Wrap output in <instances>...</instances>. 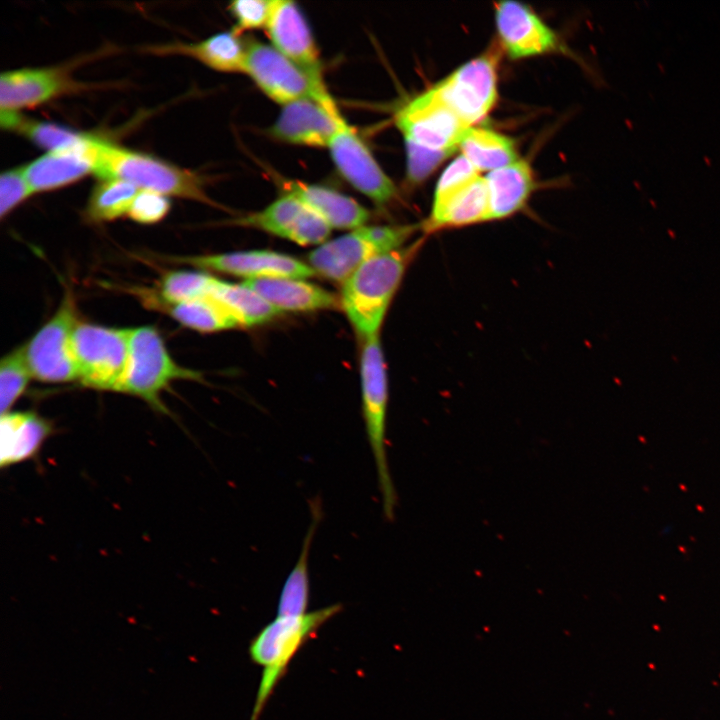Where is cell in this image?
Instances as JSON below:
<instances>
[{
    "label": "cell",
    "mask_w": 720,
    "mask_h": 720,
    "mask_svg": "<svg viewBox=\"0 0 720 720\" xmlns=\"http://www.w3.org/2000/svg\"><path fill=\"white\" fill-rule=\"evenodd\" d=\"M275 0H237L230 3L228 9L235 19L232 30L242 32L266 28Z\"/></svg>",
    "instance_id": "obj_35"
},
{
    "label": "cell",
    "mask_w": 720,
    "mask_h": 720,
    "mask_svg": "<svg viewBox=\"0 0 720 720\" xmlns=\"http://www.w3.org/2000/svg\"><path fill=\"white\" fill-rule=\"evenodd\" d=\"M150 303L161 307L183 326L200 332H215L241 326L236 317L212 296L180 303Z\"/></svg>",
    "instance_id": "obj_28"
},
{
    "label": "cell",
    "mask_w": 720,
    "mask_h": 720,
    "mask_svg": "<svg viewBox=\"0 0 720 720\" xmlns=\"http://www.w3.org/2000/svg\"><path fill=\"white\" fill-rule=\"evenodd\" d=\"M501 48L511 59L561 51L556 33L527 5L516 1L495 4Z\"/></svg>",
    "instance_id": "obj_13"
},
{
    "label": "cell",
    "mask_w": 720,
    "mask_h": 720,
    "mask_svg": "<svg viewBox=\"0 0 720 720\" xmlns=\"http://www.w3.org/2000/svg\"><path fill=\"white\" fill-rule=\"evenodd\" d=\"M311 516L312 521L304 537L298 559L283 583L277 605V615L296 616L308 612L310 595L308 563L312 541L321 516L319 503H312Z\"/></svg>",
    "instance_id": "obj_27"
},
{
    "label": "cell",
    "mask_w": 720,
    "mask_h": 720,
    "mask_svg": "<svg viewBox=\"0 0 720 720\" xmlns=\"http://www.w3.org/2000/svg\"><path fill=\"white\" fill-rule=\"evenodd\" d=\"M458 149L479 172H491L519 160L514 140L489 128L469 127Z\"/></svg>",
    "instance_id": "obj_26"
},
{
    "label": "cell",
    "mask_w": 720,
    "mask_h": 720,
    "mask_svg": "<svg viewBox=\"0 0 720 720\" xmlns=\"http://www.w3.org/2000/svg\"><path fill=\"white\" fill-rule=\"evenodd\" d=\"M243 284L257 292L279 312L314 311L336 305L334 294L304 279L259 278L245 280Z\"/></svg>",
    "instance_id": "obj_21"
},
{
    "label": "cell",
    "mask_w": 720,
    "mask_h": 720,
    "mask_svg": "<svg viewBox=\"0 0 720 720\" xmlns=\"http://www.w3.org/2000/svg\"><path fill=\"white\" fill-rule=\"evenodd\" d=\"M130 333L128 328L78 323L73 346L78 380L83 386L120 392L128 366Z\"/></svg>",
    "instance_id": "obj_7"
},
{
    "label": "cell",
    "mask_w": 720,
    "mask_h": 720,
    "mask_svg": "<svg viewBox=\"0 0 720 720\" xmlns=\"http://www.w3.org/2000/svg\"><path fill=\"white\" fill-rule=\"evenodd\" d=\"M360 378L362 415L375 462L383 514L387 520H393L397 495L387 458L388 383L378 335L364 340L360 357Z\"/></svg>",
    "instance_id": "obj_4"
},
{
    "label": "cell",
    "mask_w": 720,
    "mask_h": 720,
    "mask_svg": "<svg viewBox=\"0 0 720 720\" xmlns=\"http://www.w3.org/2000/svg\"><path fill=\"white\" fill-rule=\"evenodd\" d=\"M284 193L291 194L314 210L330 227L356 229L369 219L367 209L352 197L330 187L300 182L284 183Z\"/></svg>",
    "instance_id": "obj_20"
},
{
    "label": "cell",
    "mask_w": 720,
    "mask_h": 720,
    "mask_svg": "<svg viewBox=\"0 0 720 720\" xmlns=\"http://www.w3.org/2000/svg\"><path fill=\"white\" fill-rule=\"evenodd\" d=\"M154 50L190 56L219 72L244 73L247 44L231 29L200 42L171 44Z\"/></svg>",
    "instance_id": "obj_24"
},
{
    "label": "cell",
    "mask_w": 720,
    "mask_h": 720,
    "mask_svg": "<svg viewBox=\"0 0 720 720\" xmlns=\"http://www.w3.org/2000/svg\"><path fill=\"white\" fill-rule=\"evenodd\" d=\"M407 178L411 184L425 180L451 154L418 147H406Z\"/></svg>",
    "instance_id": "obj_38"
},
{
    "label": "cell",
    "mask_w": 720,
    "mask_h": 720,
    "mask_svg": "<svg viewBox=\"0 0 720 720\" xmlns=\"http://www.w3.org/2000/svg\"><path fill=\"white\" fill-rule=\"evenodd\" d=\"M244 73L281 106L301 99L334 100L322 79L308 74L272 45L259 41L247 44Z\"/></svg>",
    "instance_id": "obj_8"
},
{
    "label": "cell",
    "mask_w": 720,
    "mask_h": 720,
    "mask_svg": "<svg viewBox=\"0 0 720 720\" xmlns=\"http://www.w3.org/2000/svg\"><path fill=\"white\" fill-rule=\"evenodd\" d=\"M423 242L420 238L408 246L375 256L343 282L341 305L364 340L378 335L388 306Z\"/></svg>",
    "instance_id": "obj_1"
},
{
    "label": "cell",
    "mask_w": 720,
    "mask_h": 720,
    "mask_svg": "<svg viewBox=\"0 0 720 720\" xmlns=\"http://www.w3.org/2000/svg\"><path fill=\"white\" fill-rule=\"evenodd\" d=\"M33 193L22 168L5 171L0 177V216L4 218Z\"/></svg>",
    "instance_id": "obj_37"
},
{
    "label": "cell",
    "mask_w": 720,
    "mask_h": 720,
    "mask_svg": "<svg viewBox=\"0 0 720 720\" xmlns=\"http://www.w3.org/2000/svg\"><path fill=\"white\" fill-rule=\"evenodd\" d=\"M97 138L77 150L53 151L22 168L33 193L71 184L94 171Z\"/></svg>",
    "instance_id": "obj_19"
},
{
    "label": "cell",
    "mask_w": 720,
    "mask_h": 720,
    "mask_svg": "<svg viewBox=\"0 0 720 720\" xmlns=\"http://www.w3.org/2000/svg\"><path fill=\"white\" fill-rule=\"evenodd\" d=\"M418 228L415 224L363 225L322 243L309 253V264L322 276L344 282L369 259L405 246Z\"/></svg>",
    "instance_id": "obj_5"
},
{
    "label": "cell",
    "mask_w": 720,
    "mask_h": 720,
    "mask_svg": "<svg viewBox=\"0 0 720 720\" xmlns=\"http://www.w3.org/2000/svg\"><path fill=\"white\" fill-rule=\"evenodd\" d=\"M212 297L221 302L239 321L241 326L265 323L280 312L257 292L242 284L217 279Z\"/></svg>",
    "instance_id": "obj_29"
},
{
    "label": "cell",
    "mask_w": 720,
    "mask_h": 720,
    "mask_svg": "<svg viewBox=\"0 0 720 720\" xmlns=\"http://www.w3.org/2000/svg\"><path fill=\"white\" fill-rule=\"evenodd\" d=\"M0 428L1 467H8L36 455L53 431L52 424L33 411H10L1 415Z\"/></svg>",
    "instance_id": "obj_22"
},
{
    "label": "cell",
    "mask_w": 720,
    "mask_h": 720,
    "mask_svg": "<svg viewBox=\"0 0 720 720\" xmlns=\"http://www.w3.org/2000/svg\"><path fill=\"white\" fill-rule=\"evenodd\" d=\"M78 323L74 297L67 291L54 315L25 345L33 378L49 383L78 380L73 346Z\"/></svg>",
    "instance_id": "obj_10"
},
{
    "label": "cell",
    "mask_w": 720,
    "mask_h": 720,
    "mask_svg": "<svg viewBox=\"0 0 720 720\" xmlns=\"http://www.w3.org/2000/svg\"><path fill=\"white\" fill-rule=\"evenodd\" d=\"M140 189L121 179H103L93 188L86 208L94 222H107L127 215Z\"/></svg>",
    "instance_id": "obj_30"
},
{
    "label": "cell",
    "mask_w": 720,
    "mask_h": 720,
    "mask_svg": "<svg viewBox=\"0 0 720 720\" xmlns=\"http://www.w3.org/2000/svg\"><path fill=\"white\" fill-rule=\"evenodd\" d=\"M74 88V81L59 69L3 72L0 78L1 110L17 111L35 107Z\"/></svg>",
    "instance_id": "obj_18"
},
{
    "label": "cell",
    "mask_w": 720,
    "mask_h": 720,
    "mask_svg": "<svg viewBox=\"0 0 720 720\" xmlns=\"http://www.w3.org/2000/svg\"><path fill=\"white\" fill-rule=\"evenodd\" d=\"M178 379L200 380L201 375L174 361L154 327L131 329L128 366L120 393L137 396L153 409L167 413L160 395Z\"/></svg>",
    "instance_id": "obj_6"
},
{
    "label": "cell",
    "mask_w": 720,
    "mask_h": 720,
    "mask_svg": "<svg viewBox=\"0 0 720 720\" xmlns=\"http://www.w3.org/2000/svg\"><path fill=\"white\" fill-rule=\"evenodd\" d=\"M490 221L489 194L484 177L454 196L441 210L430 214L421 225L426 233Z\"/></svg>",
    "instance_id": "obj_25"
},
{
    "label": "cell",
    "mask_w": 720,
    "mask_h": 720,
    "mask_svg": "<svg viewBox=\"0 0 720 720\" xmlns=\"http://www.w3.org/2000/svg\"><path fill=\"white\" fill-rule=\"evenodd\" d=\"M394 122L405 147L452 154L468 126L441 98L434 86L410 99L395 113Z\"/></svg>",
    "instance_id": "obj_9"
},
{
    "label": "cell",
    "mask_w": 720,
    "mask_h": 720,
    "mask_svg": "<svg viewBox=\"0 0 720 720\" xmlns=\"http://www.w3.org/2000/svg\"><path fill=\"white\" fill-rule=\"evenodd\" d=\"M327 148L340 175L375 204L384 206L396 197L394 182L344 117Z\"/></svg>",
    "instance_id": "obj_12"
},
{
    "label": "cell",
    "mask_w": 720,
    "mask_h": 720,
    "mask_svg": "<svg viewBox=\"0 0 720 720\" xmlns=\"http://www.w3.org/2000/svg\"><path fill=\"white\" fill-rule=\"evenodd\" d=\"M216 281L215 277L202 272H168L162 277L157 301L180 303L210 297Z\"/></svg>",
    "instance_id": "obj_31"
},
{
    "label": "cell",
    "mask_w": 720,
    "mask_h": 720,
    "mask_svg": "<svg viewBox=\"0 0 720 720\" xmlns=\"http://www.w3.org/2000/svg\"><path fill=\"white\" fill-rule=\"evenodd\" d=\"M490 205V220L511 216L521 210L535 188L530 164L518 161L493 170L485 177Z\"/></svg>",
    "instance_id": "obj_23"
},
{
    "label": "cell",
    "mask_w": 720,
    "mask_h": 720,
    "mask_svg": "<svg viewBox=\"0 0 720 720\" xmlns=\"http://www.w3.org/2000/svg\"><path fill=\"white\" fill-rule=\"evenodd\" d=\"M32 377L26 358L25 346L18 347L1 359L0 363V409L1 415L11 411L12 406L25 391Z\"/></svg>",
    "instance_id": "obj_33"
},
{
    "label": "cell",
    "mask_w": 720,
    "mask_h": 720,
    "mask_svg": "<svg viewBox=\"0 0 720 720\" xmlns=\"http://www.w3.org/2000/svg\"><path fill=\"white\" fill-rule=\"evenodd\" d=\"M238 222L300 245H321L331 231V227L314 210L288 193Z\"/></svg>",
    "instance_id": "obj_16"
},
{
    "label": "cell",
    "mask_w": 720,
    "mask_h": 720,
    "mask_svg": "<svg viewBox=\"0 0 720 720\" xmlns=\"http://www.w3.org/2000/svg\"><path fill=\"white\" fill-rule=\"evenodd\" d=\"M93 173L102 180H124L140 190L214 204L205 193L201 178L193 172L99 139Z\"/></svg>",
    "instance_id": "obj_3"
},
{
    "label": "cell",
    "mask_w": 720,
    "mask_h": 720,
    "mask_svg": "<svg viewBox=\"0 0 720 720\" xmlns=\"http://www.w3.org/2000/svg\"><path fill=\"white\" fill-rule=\"evenodd\" d=\"M16 130L48 152L83 149L93 138L57 124L33 122L23 117Z\"/></svg>",
    "instance_id": "obj_32"
},
{
    "label": "cell",
    "mask_w": 720,
    "mask_h": 720,
    "mask_svg": "<svg viewBox=\"0 0 720 720\" xmlns=\"http://www.w3.org/2000/svg\"><path fill=\"white\" fill-rule=\"evenodd\" d=\"M478 177L479 171L463 155H459L443 171L437 182L430 214L441 210Z\"/></svg>",
    "instance_id": "obj_34"
},
{
    "label": "cell",
    "mask_w": 720,
    "mask_h": 720,
    "mask_svg": "<svg viewBox=\"0 0 720 720\" xmlns=\"http://www.w3.org/2000/svg\"><path fill=\"white\" fill-rule=\"evenodd\" d=\"M265 29L274 48L311 76L323 80L319 50L310 26L295 2L275 0Z\"/></svg>",
    "instance_id": "obj_17"
},
{
    "label": "cell",
    "mask_w": 720,
    "mask_h": 720,
    "mask_svg": "<svg viewBox=\"0 0 720 720\" xmlns=\"http://www.w3.org/2000/svg\"><path fill=\"white\" fill-rule=\"evenodd\" d=\"M500 50L493 47L434 85L441 98L468 125L483 120L497 100Z\"/></svg>",
    "instance_id": "obj_11"
},
{
    "label": "cell",
    "mask_w": 720,
    "mask_h": 720,
    "mask_svg": "<svg viewBox=\"0 0 720 720\" xmlns=\"http://www.w3.org/2000/svg\"><path fill=\"white\" fill-rule=\"evenodd\" d=\"M169 209L170 201L165 195L149 190H140L127 215L140 224H155L167 215Z\"/></svg>",
    "instance_id": "obj_36"
},
{
    "label": "cell",
    "mask_w": 720,
    "mask_h": 720,
    "mask_svg": "<svg viewBox=\"0 0 720 720\" xmlns=\"http://www.w3.org/2000/svg\"><path fill=\"white\" fill-rule=\"evenodd\" d=\"M173 261L245 277V280L280 277L305 279L315 275L314 269L306 263L269 250L181 256L173 258Z\"/></svg>",
    "instance_id": "obj_15"
},
{
    "label": "cell",
    "mask_w": 720,
    "mask_h": 720,
    "mask_svg": "<svg viewBox=\"0 0 720 720\" xmlns=\"http://www.w3.org/2000/svg\"><path fill=\"white\" fill-rule=\"evenodd\" d=\"M342 118L334 100L301 99L282 106L269 134L286 144L327 148Z\"/></svg>",
    "instance_id": "obj_14"
},
{
    "label": "cell",
    "mask_w": 720,
    "mask_h": 720,
    "mask_svg": "<svg viewBox=\"0 0 720 720\" xmlns=\"http://www.w3.org/2000/svg\"><path fill=\"white\" fill-rule=\"evenodd\" d=\"M343 609L335 603L302 615L276 617L263 626L248 646L250 660L262 668L250 720H258L289 664L318 630Z\"/></svg>",
    "instance_id": "obj_2"
}]
</instances>
